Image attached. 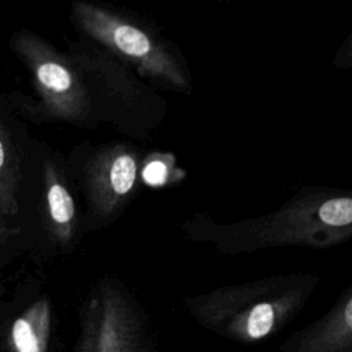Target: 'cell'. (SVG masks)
<instances>
[{"label": "cell", "instance_id": "cell-3", "mask_svg": "<svg viewBox=\"0 0 352 352\" xmlns=\"http://www.w3.org/2000/svg\"><path fill=\"white\" fill-rule=\"evenodd\" d=\"M78 25L157 87L190 95L192 74L183 52L147 25L87 3L74 4Z\"/></svg>", "mask_w": 352, "mask_h": 352}, {"label": "cell", "instance_id": "cell-10", "mask_svg": "<svg viewBox=\"0 0 352 352\" xmlns=\"http://www.w3.org/2000/svg\"><path fill=\"white\" fill-rule=\"evenodd\" d=\"M12 338L18 352H37V338L26 319H18L12 327Z\"/></svg>", "mask_w": 352, "mask_h": 352}, {"label": "cell", "instance_id": "cell-6", "mask_svg": "<svg viewBox=\"0 0 352 352\" xmlns=\"http://www.w3.org/2000/svg\"><path fill=\"white\" fill-rule=\"evenodd\" d=\"M280 352H352V285L324 315L289 337Z\"/></svg>", "mask_w": 352, "mask_h": 352}, {"label": "cell", "instance_id": "cell-1", "mask_svg": "<svg viewBox=\"0 0 352 352\" xmlns=\"http://www.w3.org/2000/svg\"><path fill=\"white\" fill-rule=\"evenodd\" d=\"M182 230L188 241L227 256L283 246L333 248L352 239V188L307 186L267 214L217 223L195 213Z\"/></svg>", "mask_w": 352, "mask_h": 352}, {"label": "cell", "instance_id": "cell-4", "mask_svg": "<svg viewBox=\"0 0 352 352\" xmlns=\"http://www.w3.org/2000/svg\"><path fill=\"white\" fill-rule=\"evenodd\" d=\"M18 48L30 65L47 106L60 117L78 118L85 110V94L74 72L36 37L21 34Z\"/></svg>", "mask_w": 352, "mask_h": 352}, {"label": "cell", "instance_id": "cell-8", "mask_svg": "<svg viewBox=\"0 0 352 352\" xmlns=\"http://www.w3.org/2000/svg\"><path fill=\"white\" fill-rule=\"evenodd\" d=\"M184 170L176 166L175 157L170 153H151L143 161L140 176L150 187H164L172 182H180Z\"/></svg>", "mask_w": 352, "mask_h": 352}, {"label": "cell", "instance_id": "cell-7", "mask_svg": "<svg viewBox=\"0 0 352 352\" xmlns=\"http://www.w3.org/2000/svg\"><path fill=\"white\" fill-rule=\"evenodd\" d=\"M47 205L58 236L67 242L73 228L76 208L67 188L54 177L50 179L47 190Z\"/></svg>", "mask_w": 352, "mask_h": 352}, {"label": "cell", "instance_id": "cell-9", "mask_svg": "<svg viewBox=\"0 0 352 352\" xmlns=\"http://www.w3.org/2000/svg\"><path fill=\"white\" fill-rule=\"evenodd\" d=\"M0 188H1V202L4 210L11 212L14 210V199L11 188V165L8 164V151L6 142L0 136Z\"/></svg>", "mask_w": 352, "mask_h": 352}, {"label": "cell", "instance_id": "cell-11", "mask_svg": "<svg viewBox=\"0 0 352 352\" xmlns=\"http://www.w3.org/2000/svg\"><path fill=\"white\" fill-rule=\"evenodd\" d=\"M331 63L337 69H352V30L336 51Z\"/></svg>", "mask_w": 352, "mask_h": 352}, {"label": "cell", "instance_id": "cell-2", "mask_svg": "<svg viewBox=\"0 0 352 352\" xmlns=\"http://www.w3.org/2000/svg\"><path fill=\"white\" fill-rule=\"evenodd\" d=\"M319 282L320 276L314 272L278 274L186 297L183 305L206 330L252 344L292 322Z\"/></svg>", "mask_w": 352, "mask_h": 352}, {"label": "cell", "instance_id": "cell-5", "mask_svg": "<svg viewBox=\"0 0 352 352\" xmlns=\"http://www.w3.org/2000/svg\"><path fill=\"white\" fill-rule=\"evenodd\" d=\"M140 157L135 148L117 144L104 151L94 166V205L103 216L120 210L136 190Z\"/></svg>", "mask_w": 352, "mask_h": 352}]
</instances>
